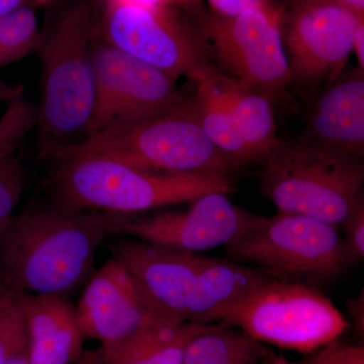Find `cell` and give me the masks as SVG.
I'll use <instances>...</instances> for the list:
<instances>
[{
  "label": "cell",
  "mask_w": 364,
  "mask_h": 364,
  "mask_svg": "<svg viewBox=\"0 0 364 364\" xmlns=\"http://www.w3.org/2000/svg\"><path fill=\"white\" fill-rule=\"evenodd\" d=\"M107 235L105 213L32 203L0 234V268L14 291L64 296L90 275Z\"/></svg>",
  "instance_id": "obj_2"
},
{
  "label": "cell",
  "mask_w": 364,
  "mask_h": 364,
  "mask_svg": "<svg viewBox=\"0 0 364 364\" xmlns=\"http://www.w3.org/2000/svg\"><path fill=\"white\" fill-rule=\"evenodd\" d=\"M25 86L21 85H11L0 78V102L9 104L16 98L23 97Z\"/></svg>",
  "instance_id": "obj_28"
},
{
  "label": "cell",
  "mask_w": 364,
  "mask_h": 364,
  "mask_svg": "<svg viewBox=\"0 0 364 364\" xmlns=\"http://www.w3.org/2000/svg\"><path fill=\"white\" fill-rule=\"evenodd\" d=\"M42 32L32 6H25L0 16V68L37 51Z\"/></svg>",
  "instance_id": "obj_23"
},
{
  "label": "cell",
  "mask_w": 364,
  "mask_h": 364,
  "mask_svg": "<svg viewBox=\"0 0 364 364\" xmlns=\"http://www.w3.org/2000/svg\"><path fill=\"white\" fill-rule=\"evenodd\" d=\"M98 35L107 45L164 72L173 80L191 78L208 62L195 23L176 6H144L105 0Z\"/></svg>",
  "instance_id": "obj_8"
},
{
  "label": "cell",
  "mask_w": 364,
  "mask_h": 364,
  "mask_svg": "<svg viewBox=\"0 0 364 364\" xmlns=\"http://www.w3.org/2000/svg\"><path fill=\"white\" fill-rule=\"evenodd\" d=\"M76 364H100L97 352H83L82 356L78 359Z\"/></svg>",
  "instance_id": "obj_33"
},
{
  "label": "cell",
  "mask_w": 364,
  "mask_h": 364,
  "mask_svg": "<svg viewBox=\"0 0 364 364\" xmlns=\"http://www.w3.org/2000/svg\"><path fill=\"white\" fill-rule=\"evenodd\" d=\"M353 52L358 58V67L364 68V21L356 28L353 38Z\"/></svg>",
  "instance_id": "obj_30"
},
{
  "label": "cell",
  "mask_w": 364,
  "mask_h": 364,
  "mask_svg": "<svg viewBox=\"0 0 364 364\" xmlns=\"http://www.w3.org/2000/svg\"><path fill=\"white\" fill-rule=\"evenodd\" d=\"M112 259L124 268L157 317L186 323L188 296L205 256L126 238L111 246Z\"/></svg>",
  "instance_id": "obj_13"
},
{
  "label": "cell",
  "mask_w": 364,
  "mask_h": 364,
  "mask_svg": "<svg viewBox=\"0 0 364 364\" xmlns=\"http://www.w3.org/2000/svg\"><path fill=\"white\" fill-rule=\"evenodd\" d=\"M267 358L264 345L237 328L218 323L189 340L182 364H261Z\"/></svg>",
  "instance_id": "obj_22"
},
{
  "label": "cell",
  "mask_w": 364,
  "mask_h": 364,
  "mask_svg": "<svg viewBox=\"0 0 364 364\" xmlns=\"http://www.w3.org/2000/svg\"><path fill=\"white\" fill-rule=\"evenodd\" d=\"M294 364H364V347L336 339L318 350L306 354Z\"/></svg>",
  "instance_id": "obj_25"
},
{
  "label": "cell",
  "mask_w": 364,
  "mask_h": 364,
  "mask_svg": "<svg viewBox=\"0 0 364 364\" xmlns=\"http://www.w3.org/2000/svg\"><path fill=\"white\" fill-rule=\"evenodd\" d=\"M289 1H291V4H299V2H303V1H308V0H289Z\"/></svg>",
  "instance_id": "obj_39"
},
{
  "label": "cell",
  "mask_w": 364,
  "mask_h": 364,
  "mask_svg": "<svg viewBox=\"0 0 364 364\" xmlns=\"http://www.w3.org/2000/svg\"><path fill=\"white\" fill-rule=\"evenodd\" d=\"M28 346L25 314L18 293L0 289V364L11 359Z\"/></svg>",
  "instance_id": "obj_24"
},
{
  "label": "cell",
  "mask_w": 364,
  "mask_h": 364,
  "mask_svg": "<svg viewBox=\"0 0 364 364\" xmlns=\"http://www.w3.org/2000/svg\"><path fill=\"white\" fill-rule=\"evenodd\" d=\"M208 2L210 11L225 16H238L253 9L272 14L282 13L284 9L275 0H208Z\"/></svg>",
  "instance_id": "obj_27"
},
{
  "label": "cell",
  "mask_w": 364,
  "mask_h": 364,
  "mask_svg": "<svg viewBox=\"0 0 364 364\" xmlns=\"http://www.w3.org/2000/svg\"><path fill=\"white\" fill-rule=\"evenodd\" d=\"M269 364H294L291 363L289 359L286 358V356L282 354H273L270 358Z\"/></svg>",
  "instance_id": "obj_37"
},
{
  "label": "cell",
  "mask_w": 364,
  "mask_h": 364,
  "mask_svg": "<svg viewBox=\"0 0 364 364\" xmlns=\"http://www.w3.org/2000/svg\"><path fill=\"white\" fill-rule=\"evenodd\" d=\"M225 249L230 258L269 279L316 289L353 262L338 229L296 214L262 215L256 226Z\"/></svg>",
  "instance_id": "obj_6"
},
{
  "label": "cell",
  "mask_w": 364,
  "mask_h": 364,
  "mask_svg": "<svg viewBox=\"0 0 364 364\" xmlns=\"http://www.w3.org/2000/svg\"><path fill=\"white\" fill-rule=\"evenodd\" d=\"M30 0H0V16L20 9L21 6H30Z\"/></svg>",
  "instance_id": "obj_31"
},
{
  "label": "cell",
  "mask_w": 364,
  "mask_h": 364,
  "mask_svg": "<svg viewBox=\"0 0 364 364\" xmlns=\"http://www.w3.org/2000/svg\"><path fill=\"white\" fill-rule=\"evenodd\" d=\"M334 1L350 9L358 16H364V0H334Z\"/></svg>",
  "instance_id": "obj_32"
},
{
  "label": "cell",
  "mask_w": 364,
  "mask_h": 364,
  "mask_svg": "<svg viewBox=\"0 0 364 364\" xmlns=\"http://www.w3.org/2000/svg\"><path fill=\"white\" fill-rule=\"evenodd\" d=\"M364 21L334 0H308L284 9L282 44L291 85L315 88L336 80L351 53L356 28Z\"/></svg>",
  "instance_id": "obj_12"
},
{
  "label": "cell",
  "mask_w": 364,
  "mask_h": 364,
  "mask_svg": "<svg viewBox=\"0 0 364 364\" xmlns=\"http://www.w3.org/2000/svg\"><path fill=\"white\" fill-rule=\"evenodd\" d=\"M129 4H139L144 6H156L163 4L160 0H121Z\"/></svg>",
  "instance_id": "obj_34"
},
{
  "label": "cell",
  "mask_w": 364,
  "mask_h": 364,
  "mask_svg": "<svg viewBox=\"0 0 364 364\" xmlns=\"http://www.w3.org/2000/svg\"><path fill=\"white\" fill-rule=\"evenodd\" d=\"M92 60L95 98L87 138L159 116L188 100L177 90L176 80L107 45L98 32Z\"/></svg>",
  "instance_id": "obj_10"
},
{
  "label": "cell",
  "mask_w": 364,
  "mask_h": 364,
  "mask_svg": "<svg viewBox=\"0 0 364 364\" xmlns=\"http://www.w3.org/2000/svg\"><path fill=\"white\" fill-rule=\"evenodd\" d=\"M270 279L237 261L205 258L189 291L186 322L214 324L218 314Z\"/></svg>",
  "instance_id": "obj_17"
},
{
  "label": "cell",
  "mask_w": 364,
  "mask_h": 364,
  "mask_svg": "<svg viewBox=\"0 0 364 364\" xmlns=\"http://www.w3.org/2000/svg\"><path fill=\"white\" fill-rule=\"evenodd\" d=\"M314 140L363 159L364 74L354 69L328 85L309 117L305 134Z\"/></svg>",
  "instance_id": "obj_16"
},
{
  "label": "cell",
  "mask_w": 364,
  "mask_h": 364,
  "mask_svg": "<svg viewBox=\"0 0 364 364\" xmlns=\"http://www.w3.org/2000/svg\"><path fill=\"white\" fill-rule=\"evenodd\" d=\"M92 0H68L52 14L39 52L41 97L38 153L58 163L87 138L95 98L93 41L98 32Z\"/></svg>",
  "instance_id": "obj_1"
},
{
  "label": "cell",
  "mask_w": 364,
  "mask_h": 364,
  "mask_svg": "<svg viewBox=\"0 0 364 364\" xmlns=\"http://www.w3.org/2000/svg\"><path fill=\"white\" fill-rule=\"evenodd\" d=\"M261 344L309 354L339 339L350 323L318 289L270 279L218 314Z\"/></svg>",
  "instance_id": "obj_7"
},
{
  "label": "cell",
  "mask_w": 364,
  "mask_h": 364,
  "mask_svg": "<svg viewBox=\"0 0 364 364\" xmlns=\"http://www.w3.org/2000/svg\"><path fill=\"white\" fill-rule=\"evenodd\" d=\"M75 309L85 337L97 340L102 346L121 343L162 321L114 259L91 277Z\"/></svg>",
  "instance_id": "obj_14"
},
{
  "label": "cell",
  "mask_w": 364,
  "mask_h": 364,
  "mask_svg": "<svg viewBox=\"0 0 364 364\" xmlns=\"http://www.w3.org/2000/svg\"><path fill=\"white\" fill-rule=\"evenodd\" d=\"M72 155H100L159 173L230 176L239 168L210 140L193 100L140 123L88 136Z\"/></svg>",
  "instance_id": "obj_5"
},
{
  "label": "cell",
  "mask_w": 364,
  "mask_h": 364,
  "mask_svg": "<svg viewBox=\"0 0 364 364\" xmlns=\"http://www.w3.org/2000/svg\"><path fill=\"white\" fill-rule=\"evenodd\" d=\"M227 193H210L191 202L186 210L147 215L105 213L109 234L147 242L182 252L226 247L250 231L262 215L235 205Z\"/></svg>",
  "instance_id": "obj_11"
},
{
  "label": "cell",
  "mask_w": 364,
  "mask_h": 364,
  "mask_svg": "<svg viewBox=\"0 0 364 364\" xmlns=\"http://www.w3.org/2000/svg\"><path fill=\"white\" fill-rule=\"evenodd\" d=\"M37 126V107L16 98L0 117V234L14 217L26 186L20 159L21 146Z\"/></svg>",
  "instance_id": "obj_18"
},
{
  "label": "cell",
  "mask_w": 364,
  "mask_h": 364,
  "mask_svg": "<svg viewBox=\"0 0 364 364\" xmlns=\"http://www.w3.org/2000/svg\"><path fill=\"white\" fill-rule=\"evenodd\" d=\"M263 164L261 193L282 214L339 229L363 198V159L310 136L279 138Z\"/></svg>",
  "instance_id": "obj_4"
},
{
  "label": "cell",
  "mask_w": 364,
  "mask_h": 364,
  "mask_svg": "<svg viewBox=\"0 0 364 364\" xmlns=\"http://www.w3.org/2000/svg\"><path fill=\"white\" fill-rule=\"evenodd\" d=\"M51 200L80 210L136 215L191 203L210 193H233L230 176L148 171L100 155H72L48 179Z\"/></svg>",
  "instance_id": "obj_3"
},
{
  "label": "cell",
  "mask_w": 364,
  "mask_h": 364,
  "mask_svg": "<svg viewBox=\"0 0 364 364\" xmlns=\"http://www.w3.org/2000/svg\"><path fill=\"white\" fill-rule=\"evenodd\" d=\"M215 76L253 163H264L268 153L279 139L272 97L225 75L217 68Z\"/></svg>",
  "instance_id": "obj_19"
},
{
  "label": "cell",
  "mask_w": 364,
  "mask_h": 364,
  "mask_svg": "<svg viewBox=\"0 0 364 364\" xmlns=\"http://www.w3.org/2000/svg\"><path fill=\"white\" fill-rule=\"evenodd\" d=\"M282 13L253 9L225 16L210 11L193 23L218 71L272 97L291 85L280 31Z\"/></svg>",
  "instance_id": "obj_9"
},
{
  "label": "cell",
  "mask_w": 364,
  "mask_h": 364,
  "mask_svg": "<svg viewBox=\"0 0 364 364\" xmlns=\"http://www.w3.org/2000/svg\"><path fill=\"white\" fill-rule=\"evenodd\" d=\"M18 293L26 318L28 363H76L83 354L85 335L75 306L63 296Z\"/></svg>",
  "instance_id": "obj_15"
},
{
  "label": "cell",
  "mask_w": 364,
  "mask_h": 364,
  "mask_svg": "<svg viewBox=\"0 0 364 364\" xmlns=\"http://www.w3.org/2000/svg\"><path fill=\"white\" fill-rule=\"evenodd\" d=\"M58 1L59 0H30L31 4L39 6H51V4Z\"/></svg>",
  "instance_id": "obj_38"
},
{
  "label": "cell",
  "mask_w": 364,
  "mask_h": 364,
  "mask_svg": "<svg viewBox=\"0 0 364 364\" xmlns=\"http://www.w3.org/2000/svg\"><path fill=\"white\" fill-rule=\"evenodd\" d=\"M163 4L166 6H188V4H196L198 0H160Z\"/></svg>",
  "instance_id": "obj_36"
},
{
  "label": "cell",
  "mask_w": 364,
  "mask_h": 364,
  "mask_svg": "<svg viewBox=\"0 0 364 364\" xmlns=\"http://www.w3.org/2000/svg\"><path fill=\"white\" fill-rule=\"evenodd\" d=\"M348 311L353 318V324L359 333H363V294L358 298L351 299Z\"/></svg>",
  "instance_id": "obj_29"
},
{
  "label": "cell",
  "mask_w": 364,
  "mask_h": 364,
  "mask_svg": "<svg viewBox=\"0 0 364 364\" xmlns=\"http://www.w3.org/2000/svg\"><path fill=\"white\" fill-rule=\"evenodd\" d=\"M208 325L156 321L121 343L100 346V364H182L189 340Z\"/></svg>",
  "instance_id": "obj_20"
},
{
  "label": "cell",
  "mask_w": 364,
  "mask_h": 364,
  "mask_svg": "<svg viewBox=\"0 0 364 364\" xmlns=\"http://www.w3.org/2000/svg\"><path fill=\"white\" fill-rule=\"evenodd\" d=\"M7 364H30L28 360V354H26V348L21 351L20 353L14 356Z\"/></svg>",
  "instance_id": "obj_35"
},
{
  "label": "cell",
  "mask_w": 364,
  "mask_h": 364,
  "mask_svg": "<svg viewBox=\"0 0 364 364\" xmlns=\"http://www.w3.org/2000/svg\"><path fill=\"white\" fill-rule=\"evenodd\" d=\"M343 239L347 251L352 261L361 260L364 257V202L363 198L352 210L343 226Z\"/></svg>",
  "instance_id": "obj_26"
},
{
  "label": "cell",
  "mask_w": 364,
  "mask_h": 364,
  "mask_svg": "<svg viewBox=\"0 0 364 364\" xmlns=\"http://www.w3.org/2000/svg\"><path fill=\"white\" fill-rule=\"evenodd\" d=\"M215 71V67L208 64L191 78L196 83V98L193 102L210 140L225 156L241 167L253 163L252 158L220 91Z\"/></svg>",
  "instance_id": "obj_21"
}]
</instances>
